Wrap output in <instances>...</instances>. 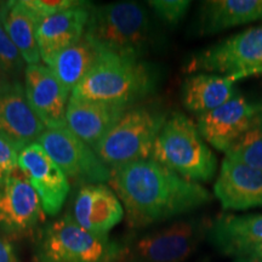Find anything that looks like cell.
I'll return each mask as SVG.
<instances>
[{
  "label": "cell",
  "mask_w": 262,
  "mask_h": 262,
  "mask_svg": "<svg viewBox=\"0 0 262 262\" xmlns=\"http://www.w3.org/2000/svg\"><path fill=\"white\" fill-rule=\"evenodd\" d=\"M110 185L134 229L186 215L212 199L201 183L181 178L153 159L111 169Z\"/></svg>",
  "instance_id": "1"
},
{
  "label": "cell",
  "mask_w": 262,
  "mask_h": 262,
  "mask_svg": "<svg viewBox=\"0 0 262 262\" xmlns=\"http://www.w3.org/2000/svg\"><path fill=\"white\" fill-rule=\"evenodd\" d=\"M159 75L148 62L102 50L96 64L71 96L133 107L155 93Z\"/></svg>",
  "instance_id": "2"
},
{
  "label": "cell",
  "mask_w": 262,
  "mask_h": 262,
  "mask_svg": "<svg viewBox=\"0 0 262 262\" xmlns=\"http://www.w3.org/2000/svg\"><path fill=\"white\" fill-rule=\"evenodd\" d=\"M85 37L104 51L142 60L152 47V26L145 6L135 2L91 5Z\"/></svg>",
  "instance_id": "3"
},
{
  "label": "cell",
  "mask_w": 262,
  "mask_h": 262,
  "mask_svg": "<svg viewBox=\"0 0 262 262\" xmlns=\"http://www.w3.org/2000/svg\"><path fill=\"white\" fill-rule=\"evenodd\" d=\"M150 159L192 182H210L217 170L214 152L198 126L183 113L173 112L157 137Z\"/></svg>",
  "instance_id": "4"
},
{
  "label": "cell",
  "mask_w": 262,
  "mask_h": 262,
  "mask_svg": "<svg viewBox=\"0 0 262 262\" xmlns=\"http://www.w3.org/2000/svg\"><path fill=\"white\" fill-rule=\"evenodd\" d=\"M126 254L125 245L86 231L71 214L45 226L37 242L38 262H120Z\"/></svg>",
  "instance_id": "5"
},
{
  "label": "cell",
  "mask_w": 262,
  "mask_h": 262,
  "mask_svg": "<svg viewBox=\"0 0 262 262\" xmlns=\"http://www.w3.org/2000/svg\"><path fill=\"white\" fill-rule=\"evenodd\" d=\"M168 114L152 104H135L123 114L94 150L110 169L150 159Z\"/></svg>",
  "instance_id": "6"
},
{
  "label": "cell",
  "mask_w": 262,
  "mask_h": 262,
  "mask_svg": "<svg viewBox=\"0 0 262 262\" xmlns=\"http://www.w3.org/2000/svg\"><path fill=\"white\" fill-rule=\"evenodd\" d=\"M186 72L212 73L234 81L262 75V25L231 35L192 55Z\"/></svg>",
  "instance_id": "7"
},
{
  "label": "cell",
  "mask_w": 262,
  "mask_h": 262,
  "mask_svg": "<svg viewBox=\"0 0 262 262\" xmlns=\"http://www.w3.org/2000/svg\"><path fill=\"white\" fill-rule=\"evenodd\" d=\"M212 220L208 217L180 219L141 235L131 248L139 262H185L208 238Z\"/></svg>",
  "instance_id": "8"
},
{
  "label": "cell",
  "mask_w": 262,
  "mask_h": 262,
  "mask_svg": "<svg viewBox=\"0 0 262 262\" xmlns=\"http://www.w3.org/2000/svg\"><path fill=\"white\" fill-rule=\"evenodd\" d=\"M38 143L60 166L67 179L77 186L110 182L111 169L93 147L75 136L67 126L45 129Z\"/></svg>",
  "instance_id": "9"
},
{
  "label": "cell",
  "mask_w": 262,
  "mask_h": 262,
  "mask_svg": "<svg viewBox=\"0 0 262 262\" xmlns=\"http://www.w3.org/2000/svg\"><path fill=\"white\" fill-rule=\"evenodd\" d=\"M40 198L19 169L0 183V231L26 235L45 220Z\"/></svg>",
  "instance_id": "10"
},
{
  "label": "cell",
  "mask_w": 262,
  "mask_h": 262,
  "mask_svg": "<svg viewBox=\"0 0 262 262\" xmlns=\"http://www.w3.org/2000/svg\"><path fill=\"white\" fill-rule=\"evenodd\" d=\"M18 169L37 192L45 214L57 215L71 191V182L40 143L19 150Z\"/></svg>",
  "instance_id": "11"
},
{
  "label": "cell",
  "mask_w": 262,
  "mask_h": 262,
  "mask_svg": "<svg viewBox=\"0 0 262 262\" xmlns=\"http://www.w3.org/2000/svg\"><path fill=\"white\" fill-rule=\"evenodd\" d=\"M261 111L262 103L251 102L238 93L216 110L198 116L196 126L205 142L226 155Z\"/></svg>",
  "instance_id": "12"
},
{
  "label": "cell",
  "mask_w": 262,
  "mask_h": 262,
  "mask_svg": "<svg viewBox=\"0 0 262 262\" xmlns=\"http://www.w3.org/2000/svg\"><path fill=\"white\" fill-rule=\"evenodd\" d=\"M208 239L234 261L262 260V214L220 216L212 220Z\"/></svg>",
  "instance_id": "13"
},
{
  "label": "cell",
  "mask_w": 262,
  "mask_h": 262,
  "mask_svg": "<svg viewBox=\"0 0 262 262\" xmlns=\"http://www.w3.org/2000/svg\"><path fill=\"white\" fill-rule=\"evenodd\" d=\"M25 93L32 110L47 129L66 126L71 91L48 66L28 64L25 68Z\"/></svg>",
  "instance_id": "14"
},
{
  "label": "cell",
  "mask_w": 262,
  "mask_h": 262,
  "mask_svg": "<svg viewBox=\"0 0 262 262\" xmlns=\"http://www.w3.org/2000/svg\"><path fill=\"white\" fill-rule=\"evenodd\" d=\"M45 129L18 81L0 91V135L4 139L21 150L38 142Z\"/></svg>",
  "instance_id": "15"
},
{
  "label": "cell",
  "mask_w": 262,
  "mask_h": 262,
  "mask_svg": "<svg viewBox=\"0 0 262 262\" xmlns=\"http://www.w3.org/2000/svg\"><path fill=\"white\" fill-rule=\"evenodd\" d=\"M123 204L116 192L104 183L85 185L78 189L73 204V219L93 233L108 235L123 220Z\"/></svg>",
  "instance_id": "16"
},
{
  "label": "cell",
  "mask_w": 262,
  "mask_h": 262,
  "mask_svg": "<svg viewBox=\"0 0 262 262\" xmlns=\"http://www.w3.org/2000/svg\"><path fill=\"white\" fill-rule=\"evenodd\" d=\"M214 194L225 210L262 206V170L225 157L214 185Z\"/></svg>",
  "instance_id": "17"
},
{
  "label": "cell",
  "mask_w": 262,
  "mask_h": 262,
  "mask_svg": "<svg viewBox=\"0 0 262 262\" xmlns=\"http://www.w3.org/2000/svg\"><path fill=\"white\" fill-rule=\"evenodd\" d=\"M129 108L71 96L66 126L94 148Z\"/></svg>",
  "instance_id": "18"
},
{
  "label": "cell",
  "mask_w": 262,
  "mask_h": 262,
  "mask_svg": "<svg viewBox=\"0 0 262 262\" xmlns=\"http://www.w3.org/2000/svg\"><path fill=\"white\" fill-rule=\"evenodd\" d=\"M90 3L41 19L37 25V41L41 61L49 66L52 58L84 37L90 16Z\"/></svg>",
  "instance_id": "19"
},
{
  "label": "cell",
  "mask_w": 262,
  "mask_h": 262,
  "mask_svg": "<svg viewBox=\"0 0 262 262\" xmlns=\"http://www.w3.org/2000/svg\"><path fill=\"white\" fill-rule=\"evenodd\" d=\"M255 21H262V0H208L199 8L196 28L211 35Z\"/></svg>",
  "instance_id": "20"
},
{
  "label": "cell",
  "mask_w": 262,
  "mask_h": 262,
  "mask_svg": "<svg viewBox=\"0 0 262 262\" xmlns=\"http://www.w3.org/2000/svg\"><path fill=\"white\" fill-rule=\"evenodd\" d=\"M235 81L212 73H193L183 81L181 100L189 112L202 114L214 111L237 95Z\"/></svg>",
  "instance_id": "21"
},
{
  "label": "cell",
  "mask_w": 262,
  "mask_h": 262,
  "mask_svg": "<svg viewBox=\"0 0 262 262\" xmlns=\"http://www.w3.org/2000/svg\"><path fill=\"white\" fill-rule=\"evenodd\" d=\"M2 19L10 39L25 63L39 64L41 61L37 41V19L22 0L2 3Z\"/></svg>",
  "instance_id": "22"
},
{
  "label": "cell",
  "mask_w": 262,
  "mask_h": 262,
  "mask_svg": "<svg viewBox=\"0 0 262 262\" xmlns=\"http://www.w3.org/2000/svg\"><path fill=\"white\" fill-rule=\"evenodd\" d=\"M102 54V49L84 35L79 41L66 48L48 66L68 90H74L90 73Z\"/></svg>",
  "instance_id": "23"
},
{
  "label": "cell",
  "mask_w": 262,
  "mask_h": 262,
  "mask_svg": "<svg viewBox=\"0 0 262 262\" xmlns=\"http://www.w3.org/2000/svg\"><path fill=\"white\" fill-rule=\"evenodd\" d=\"M226 157L262 170V111L255 118L253 125L227 150Z\"/></svg>",
  "instance_id": "24"
},
{
  "label": "cell",
  "mask_w": 262,
  "mask_h": 262,
  "mask_svg": "<svg viewBox=\"0 0 262 262\" xmlns=\"http://www.w3.org/2000/svg\"><path fill=\"white\" fill-rule=\"evenodd\" d=\"M147 4L164 24L173 27V26H178L187 15L191 2L188 0H152Z\"/></svg>",
  "instance_id": "25"
},
{
  "label": "cell",
  "mask_w": 262,
  "mask_h": 262,
  "mask_svg": "<svg viewBox=\"0 0 262 262\" xmlns=\"http://www.w3.org/2000/svg\"><path fill=\"white\" fill-rule=\"evenodd\" d=\"M22 2L32 12L38 24L41 19L86 4V2H79V0H22Z\"/></svg>",
  "instance_id": "26"
},
{
  "label": "cell",
  "mask_w": 262,
  "mask_h": 262,
  "mask_svg": "<svg viewBox=\"0 0 262 262\" xmlns=\"http://www.w3.org/2000/svg\"><path fill=\"white\" fill-rule=\"evenodd\" d=\"M0 9H2V3H0ZM0 61L3 62L10 74L17 73L24 68L25 64L24 58L21 57L18 50L6 32L4 24H3L2 14H0Z\"/></svg>",
  "instance_id": "27"
},
{
  "label": "cell",
  "mask_w": 262,
  "mask_h": 262,
  "mask_svg": "<svg viewBox=\"0 0 262 262\" xmlns=\"http://www.w3.org/2000/svg\"><path fill=\"white\" fill-rule=\"evenodd\" d=\"M19 150L0 135V183L18 169Z\"/></svg>",
  "instance_id": "28"
},
{
  "label": "cell",
  "mask_w": 262,
  "mask_h": 262,
  "mask_svg": "<svg viewBox=\"0 0 262 262\" xmlns=\"http://www.w3.org/2000/svg\"><path fill=\"white\" fill-rule=\"evenodd\" d=\"M0 262H18L14 245L2 234H0Z\"/></svg>",
  "instance_id": "29"
},
{
  "label": "cell",
  "mask_w": 262,
  "mask_h": 262,
  "mask_svg": "<svg viewBox=\"0 0 262 262\" xmlns=\"http://www.w3.org/2000/svg\"><path fill=\"white\" fill-rule=\"evenodd\" d=\"M9 71L6 70L5 66L3 64V62L0 61V91L3 89H5L6 86H9L12 81H10L9 79Z\"/></svg>",
  "instance_id": "30"
},
{
  "label": "cell",
  "mask_w": 262,
  "mask_h": 262,
  "mask_svg": "<svg viewBox=\"0 0 262 262\" xmlns=\"http://www.w3.org/2000/svg\"><path fill=\"white\" fill-rule=\"evenodd\" d=\"M233 262H262V260H249V261H233Z\"/></svg>",
  "instance_id": "31"
},
{
  "label": "cell",
  "mask_w": 262,
  "mask_h": 262,
  "mask_svg": "<svg viewBox=\"0 0 262 262\" xmlns=\"http://www.w3.org/2000/svg\"><path fill=\"white\" fill-rule=\"evenodd\" d=\"M129 262H139V261H129Z\"/></svg>",
  "instance_id": "32"
}]
</instances>
